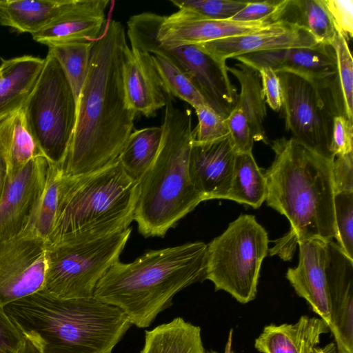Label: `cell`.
I'll return each mask as SVG.
<instances>
[{
	"label": "cell",
	"instance_id": "1",
	"mask_svg": "<svg viewBox=\"0 0 353 353\" xmlns=\"http://www.w3.org/2000/svg\"><path fill=\"white\" fill-rule=\"evenodd\" d=\"M128 46L125 28L116 20L108 21L94 41L63 176L88 174L110 165L129 139L137 112L128 105L123 86Z\"/></svg>",
	"mask_w": 353,
	"mask_h": 353
},
{
	"label": "cell",
	"instance_id": "2",
	"mask_svg": "<svg viewBox=\"0 0 353 353\" xmlns=\"http://www.w3.org/2000/svg\"><path fill=\"white\" fill-rule=\"evenodd\" d=\"M274 159L264 174L265 201L284 215L290 229L270 250L285 261L300 241L335 237L332 163L292 138L271 142Z\"/></svg>",
	"mask_w": 353,
	"mask_h": 353
},
{
	"label": "cell",
	"instance_id": "3",
	"mask_svg": "<svg viewBox=\"0 0 353 353\" xmlns=\"http://www.w3.org/2000/svg\"><path fill=\"white\" fill-rule=\"evenodd\" d=\"M3 308L39 353H112L132 325L94 296L59 299L41 290Z\"/></svg>",
	"mask_w": 353,
	"mask_h": 353
},
{
	"label": "cell",
	"instance_id": "4",
	"mask_svg": "<svg viewBox=\"0 0 353 353\" xmlns=\"http://www.w3.org/2000/svg\"><path fill=\"white\" fill-rule=\"evenodd\" d=\"M206 264L207 244L201 241L150 250L131 263L113 264L93 296L120 308L132 325L147 327L176 293L205 279Z\"/></svg>",
	"mask_w": 353,
	"mask_h": 353
},
{
	"label": "cell",
	"instance_id": "5",
	"mask_svg": "<svg viewBox=\"0 0 353 353\" xmlns=\"http://www.w3.org/2000/svg\"><path fill=\"white\" fill-rule=\"evenodd\" d=\"M159 153L139 182L134 220L145 237L168 230L203 201L189 174L192 142V112L176 108L167 97Z\"/></svg>",
	"mask_w": 353,
	"mask_h": 353
},
{
	"label": "cell",
	"instance_id": "6",
	"mask_svg": "<svg viewBox=\"0 0 353 353\" xmlns=\"http://www.w3.org/2000/svg\"><path fill=\"white\" fill-rule=\"evenodd\" d=\"M138 196L139 183L118 159L90 174L61 175L55 221L46 243L92 241L128 228Z\"/></svg>",
	"mask_w": 353,
	"mask_h": 353
},
{
	"label": "cell",
	"instance_id": "7",
	"mask_svg": "<svg viewBox=\"0 0 353 353\" xmlns=\"http://www.w3.org/2000/svg\"><path fill=\"white\" fill-rule=\"evenodd\" d=\"M276 73L283 91L285 126L291 138L332 162L334 119L339 115L347 117L337 73L319 79Z\"/></svg>",
	"mask_w": 353,
	"mask_h": 353
},
{
	"label": "cell",
	"instance_id": "8",
	"mask_svg": "<svg viewBox=\"0 0 353 353\" xmlns=\"http://www.w3.org/2000/svg\"><path fill=\"white\" fill-rule=\"evenodd\" d=\"M21 110L41 155L61 169L75 128L77 101L62 68L49 52Z\"/></svg>",
	"mask_w": 353,
	"mask_h": 353
},
{
	"label": "cell",
	"instance_id": "9",
	"mask_svg": "<svg viewBox=\"0 0 353 353\" xmlns=\"http://www.w3.org/2000/svg\"><path fill=\"white\" fill-rule=\"evenodd\" d=\"M268 243L266 230L254 216L240 215L207 245L205 279L241 304L253 301Z\"/></svg>",
	"mask_w": 353,
	"mask_h": 353
},
{
	"label": "cell",
	"instance_id": "10",
	"mask_svg": "<svg viewBox=\"0 0 353 353\" xmlns=\"http://www.w3.org/2000/svg\"><path fill=\"white\" fill-rule=\"evenodd\" d=\"M131 228L83 242L46 243L42 290L59 299L93 296L108 269L119 261Z\"/></svg>",
	"mask_w": 353,
	"mask_h": 353
},
{
	"label": "cell",
	"instance_id": "11",
	"mask_svg": "<svg viewBox=\"0 0 353 353\" xmlns=\"http://www.w3.org/2000/svg\"><path fill=\"white\" fill-rule=\"evenodd\" d=\"M46 241L28 232L0 241V306L42 290Z\"/></svg>",
	"mask_w": 353,
	"mask_h": 353
},
{
	"label": "cell",
	"instance_id": "12",
	"mask_svg": "<svg viewBox=\"0 0 353 353\" xmlns=\"http://www.w3.org/2000/svg\"><path fill=\"white\" fill-rule=\"evenodd\" d=\"M49 163L42 156L31 159L18 173L7 175L0 201V241L21 234L43 193Z\"/></svg>",
	"mask_w": 353,
	"mask_h": 353
},
{
	"label": "cell",
	"instance_id": "13",
	"mask_svg": "<svg viewBox=\"0 0 353 353\" xmlns=\"http://www.w3.org/2000/svg\"><path fill=\"white\" fill-rule=\"evenodd\" d=\"M239 81L241 91L237 102L225 119L237 152H252L255 141L268 143L263 127L266 102L259 71L242 63L227 68Z\"/></svg>",
	"mask_w": 353,
	"mask_h": 353
},
{
	"label": "cell",
	"instance_id": "14",
	"mask_svg": "<svg viewBox=\"0 0 353 353\" xmlns=\"http://www.w3.org/2000/svg\"><path fill=\"white\" fill-rule=\"evenodd\" d=\"M330 323L336 353H353V259L333 241L326 245Z\"/></svg>",
	"mask_w": 353,
	"mask_h": 353
},
{
	"label": "cell",
	"instance_id": "15",
	"mask_svg": "<svg viewBox=\"0 0 353 353\" xmlns=\"http://www.w3.org/2000/svg\"><path fill=\"white\" fill-rule=\"evenodd\" d=\"M272 23L269 20L244 22L209 19L190 10L179 9L169 16H163L157 37L160 43L168 48L199 45L255 32Z\"/></svg>",
	"mask_w": 353,
	"mask_h": 353
},
{
	"label": "cell",
	"instance_id": "16",
	"mask_svg": "<svg viewBox=\"0 0 353 353\" xmlns=\"http://www.w3.org/2000/svg\"><path fill=\"white\" fill-rule=\"evenodd\" d=\"M236 153L230 134L212 142L198 143L192 140L189 174L194 188L204 201L226 199Z\"/></svg>",
	"mask_w": 353,
	"mask_h": 353
},
{
	"label": "cell",
	"instance_id": "17",
	"mask_svg": "<svg viewBox=\"0 0 353 353\" xmlns=\"http://www.w3.org/2000/svg\"><path fill=\"white\" fill-rule=\"evenodd\" d=\"M108 0H71L46 26L32 34L47 46L53 44L94 41L103 33Z\"/></svg>",
	"mask_w": 353,
	"mask_h": 353
},
{
	"label": "cell",
	"instance_id": "18",
	"mask_svg": "<svg viewBox=\"0 0 353 353\" xmlns=\"http://www.w3.org/2000/svg\"><path fill=\"white\" fill-rule=\"evenodd\" d=\"M319 43L305 29L282 21L250 34L225 38L199 46L203 50L224 60L259 52L292 48H311Z\"/></svg>",
	"mask_w": 353,
	"mask_h": 353
},
{
	"label": "cell",
	"instance_id": "19",
	"mask_svg": "<svg viewBox=\"0 0 353 353\" xmlns=\"http://www.w3.org/2000/svg\"><path fill=\"white\" fill-rule=\"evenodd\" d=\"M234 59L257 71L268 67L276 72H289L312 79L326 78L337 73L334 51L331 46L323 44L254 52Z\"/></svg>",
	"mask_w": 353,
	"mask_h": 353
},
{
	"label": "cell",
	"instance_id": "20",
	"mask_svg": "<svg viewBox=\"0 0 353 353\" xmlns=\"http://www.w3.org/2000/svg\"><path fill=\"white\" fill-rule=\"evenodd\" d=\"M326 245L321 239L300 241L299 261L294 268H289L286 278L296 293L304 299L312 311L329 327L330 307L326 274Z\"/></svg>",
	"mask_w": 353,
	"mask_h": 353
},
{
	"label": "cell",
	"instance_id": "21",
	"mask_svg": "<svg viewBox=\"0 0 353 353\" xmlns=\"http://www.w3.org/2000/svg\"><path fill=\"white\" fill-rule=\"evenodd\" d=\"M123 79L128 103L137 114L150 117L165 106L168 95L154 66L151 54L128 46Z\"/></svg>",
	"mask_w": 353,
	"mask_h": 353
},
{
	"label": "cell",
	"instance_id": "22",
	"mask_svg": "<svg viewBox=\"0 0 353 353\" xmlns=\"http://www.w3.org/2000/svg\"><path fill=\"white\" fill-rule=\"evenodd\" d=\"M329 327L321 318L302 315L294 323L265 325L254 341L261 353H336L335 345L318 347Z\"/></svg>",
	"mask_w": 353,
	"mask_h": 353
},
{
	"label": "cell",
	"instance_id": "23",
	"mask_svg": "<svg viewBox=\"0 0 353 353\" xmlns=\"http://www.w3.org/2000/svg\"><path fill=\"white\" fill-rule=\"evenodd\" d=\"M1 59L0 120L22 108L44 63V59L31 55Z\"/></svg>",
	"mask_w": 353,
	"mask_h": 353
},
{
	"label": "cell",
	"instance_id": "24",
	"mask_svg": "<svg viewBox=\"0 0 353 353\" xmlns=\"http://www.w3.org/2000/svg\"><path fill=\"white\" fill-rule=\"evenodd\" d=\"M270 21L301 27L319 44L331 46L337 33L323 0H281Z\"/></svg>",
	"mask_w": 353,
	"mask_h": 353
},
{
	"label": "cell",
	"instance_id": "25",
	"mask_svg": "<svg viewBox=\"0 0 353 353\" xmlns=\"http://www.w3.org/2000/svg\"><path fill=\"white\" fill-rule=\"evenodd\" d=\"M71 0H0V25L33 34L55 18Z\"/></svg>",
	"mask_w": 353,
	"mask_h": 353
},
{
	"label": "cell",
	"instance_id": "26",
	"mask_svg": "<svg viewBox=\"0 0 353 353\" xmlns=\"http://www.w3.org/2000/svg\"><path fill=\"white\" fill-rule=\"evenodd\" d=\"M0 153L10 176L31 159L42 156L26 126L21 108L0 120Z\"/></svg>",
	"mask_w": 353,
	"mask_h": 353
},
{
	"label": "cell",
	"instance_id": "27",
	"mask_svg": "<svg viewBox=\"0 0 353 353\" xmlns=\"http://www.w3.org/2000/svg\"><path fill=\"white\" fill-rule=\"evenodd\" d=\"M141 353H205L201 327L175 318L145 332Z\"/></svg>",
	"mask_w": 353,
	"mask_h": 353
},
{
	"label": "cell",
	"instance_id": "28",
	"mask_svg": "<svg viewBox=\"0 0 353 353\" xmlns=\"http://www.w3.org/2000/svg\"><path fill=\"white\" fill-rule=\"evenodd\" d=\"M267 183L252 152L236 153L232 179L226 199L259 208L265 201Z\"/></svg>",
	"mask_w": 353,
	"mask_h": 353
},
{
	"label": "cell",
	"instance_id": "29",
	"mask_svg": "<svg viewBox=\"0 0 353 353\" xmlns=\"http://www.w3.org/2000/svg\"><path fill=\"white\" fill-rule=\"evenodd\" d=\"M162 136L161 126L145 128L131 133L118 160L133 181L139 183L154 163Z\"/></svg>",
	"mask_w": 353,
	"mask_h": 353
},
{
	"label": "cell",
	"instance_id": "30",
	"mask_svg": "<svg viewBox=\"0 0 353 353\" xmlns=\"http://www.w3.org/2000/svg\"><path fill=\"white\" fill-rule=\"evenodd\" d=\"M94 41L72 42L48 46L72 88L76 101L86 80Z\"/></svg>",
	"mask_w": 353,
	"mask_h": 353
},
{
	"label": "cell",
	"instance_id": "31",
	"mask_svg": "<svg viewBox=\"0 0 353 353\" xmlns=\"http://www.w3.org/2000/svg\"><path fill=\"white\" fill-rule=\"evenodd\" d=\"M61 175L62 171L59 167L49 163L43 193L24 230L42 239L46 243L55 221L58 188Z\"/></svg>",
	"mask_w": 353,
	"mask_h": 353
},
{
	"label": "cell",
	"instance_id": "32",
	"mask_svg": "<svg viewBox=\"0 0 353 353\" xmlns=\"http://www.w3.org/2000/svg\"><path fill=\"white\" fill-rule=\"evenodd\" d=\"M151 57L167 95L178 97L194 108L201 105L210 107L192 80L173 62L163 56Z\"/></svg>",
	"mask_w": 353,
	"mask_h": 353
},
{
	"label": "cell",
	"instance_id": "33",
	"mask_svg": "<svg viewBox=\"0 0 353 353\" xmlns=\"http://www.w3.org/2000/svg\"><path fill=\"white\" fill-rule=\"evenodd\" d=\"M335 237L337 245L353 259V191L334 194Z\"/></svg>",
	"mask_w": 353,
	"mask_h": 353
},
{
	"label": "cell",
	"instance_id": "34",
	"mask_svg": "<svg viewBox=\"0 0 353 353\" xmlns=\"http://www.w3.org/2000/svg\"><path fill=\"white\" fill-rule=\"evenodd\" d=\"M336 59L337 74L343 94L346 115L353 122V61L347 39L341 33L331 44Z\"/></svg>",
	"mask_w": 353,
	"mask_h": 353
},
{
	"label": "cell",
	"instance_id": "35",
	"mask_svg": "<svg viewBox=\"0 0 353 353\" xmlns=\"http://www.w3.org/2000/svg\"><path fill=\"white\" fill-rule=\"evenodd\" d=\"M179 8L185 9L209 19H230L239 12L248 1L229 0H171Z\"/></svg>",
	"mask_w": 353,
	"mask_h": 353
},
{
	"label": "cell",
	"instance_id": "36",
	"mask_svg": "<svg viewBox=\"0 0 353 353\" xmlns=\"http://www.w3.org/2000/svg\"><path fill=\"white\" fill-rule=\"evenodd\" d=\"M198 124L192 130V140L208 143L221 139L230 134L225 119L208 105L194 108Z\"/></svg>",
	"mask_w": 353,
	"mask_h": 353
},
{
	"label": "cell",
	"instance_id": "37",
	"mask_svg": "<svg viewBox=\"0 0 353 353\" xmlns=\"http://www.w3.org/2000/svg\"><path fill=\"white\" fill-rule=\"evenodd\" d=\"M0 353H39L0 306Z\"/></svg>",
	"mask_w": 353,
	"mask_h": 353
},
{
	"label": "cell",
	"instance_id": "38",
	"mask_svg": "<svg viewBox=\"0 0 353 353\" xmlns=\"http://www.w3.org/2000/svg\"><path fill=\"white\" fill-rule=\"evenodd\" d=\"M336 32L348 40L353 35V1L323 0Z\"/></svg>",
	"mask_w": 353,
	"mask_h": 353
},
{
	"label": "cell",
	"instance_id": "39",
	"mask_svg": "<svg viewBox=\"0 0 353 353\" xmlns=\"http://www.w3.org/2000/svg\"><path fill=\"white\" fill-rule=\"evenodd\" d=\"M332 151L334 157L353 152V122L345 115L334 119Z\"/></svg>",
	"mask_w": 353,
	"mask_h": 353
},
{
	"label": "cell",
	"instance_id": "40",
	"mask_svg": "<svg viewBox=\"0 0 353 353\" xmlns=\"http://www.w3.org/2000/svg\"><path fill=\"white\" fill-rule=\"evenodd\" d=\"M332 176L335 193L353 191V152L334 157Z\"/></svg>",
	"mask_w": 353,
	"mask_h": 353
},
{
	"label": "cell",
	"instance_id": "41",
	"mask_svg": "<svg viewBox=\"0 0 353 353\" xmlns=\"http://www.w3.org/2000/svg\"><path fill=\"white\" fill-rule=\"evenodd\" d=\"M258 71L266 103L273 110L280 111L283 105V91L277 73L268 67H263Z\"/></svg>",
	"mask_w": 353,
	"mask_h": 353
},
{
	"label": "cell",
	"instance_id": "42",
	"mask_svg": "<svg viewBox=\"0 0 353 353\" xmlns=\"http://www.w3.org/2000/svg\"><path fill=\"white\" fill-rule=\"evenodd\" d=\"M280 2L281 0L248 1L246 5L230 19L244 22L270 21L271 17L277 10Z\"/></svg>",
	"mask_w": 353,
	"mask_h": 353
},
{
	"label": "cell",
	"instance_id": "43",
	"mask_svg": "<svg viewBox=\"0 0 353 353\" xmlns=\"http://www.w3.org/2000/svg\"><path fill=\"white\" fill-rule=\"evenodd\" d=\"M7 178V167L6 162L0 153V201L1 200Z\"/></svg>",
	"mask_w": 353,
	"mask_h": 353
},
{
	"label": "cell",
	"instance_id": "44",
	"mask_svg": "<svg viewBox=\"0 0 353 353\" xmlns=\"http://www.w3.org/2000/svg\"><path fill=\"white\" fill-rule=\"evenodd\" d=\"M232 336H233V330L231 329L229 331V334L228 336V339L225 345V350L224 353H234V351L232 350ZM205 353H218L217 352L214 350H210L205 352Z\"/></svg>",
	"mask_w": 353,
	"mask_h": 353
}]
</instances>
